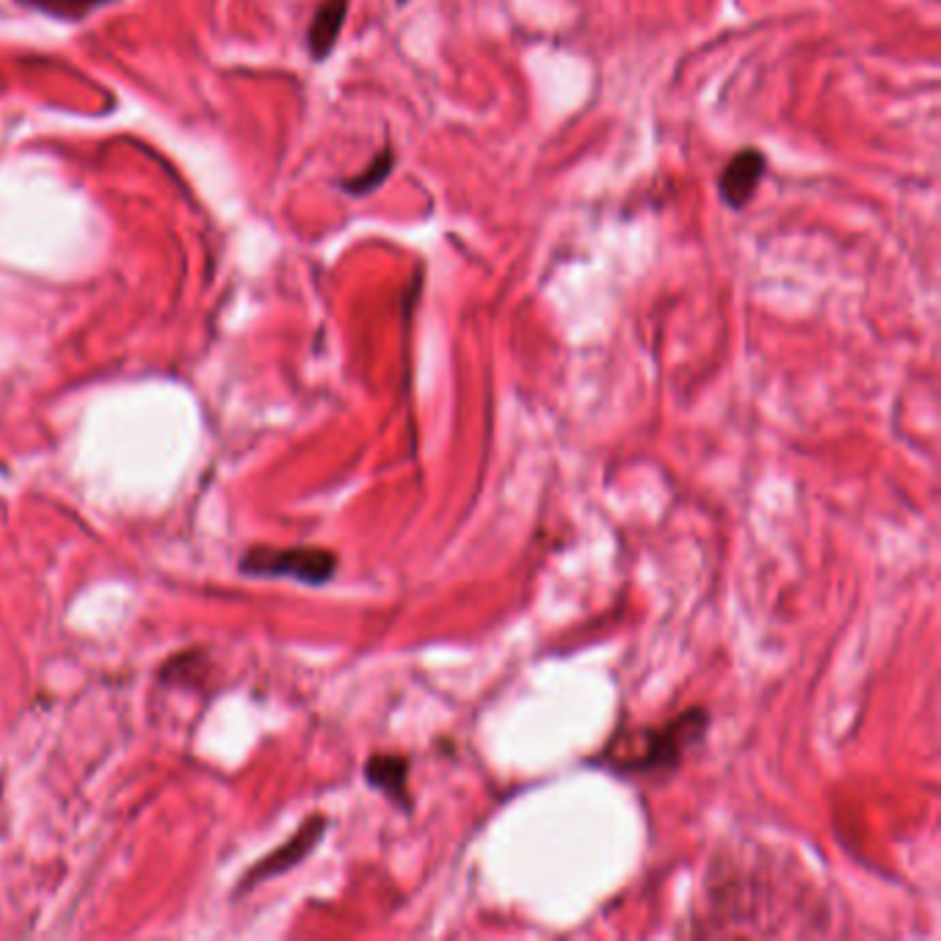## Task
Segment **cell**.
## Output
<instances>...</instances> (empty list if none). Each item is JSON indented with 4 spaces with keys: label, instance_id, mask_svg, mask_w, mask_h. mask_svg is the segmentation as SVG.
Returning <instances> with one entry per match:
<instances>
[{
    "label": "cell",
    "instance_id": "6da1fadb",
    "mask_svg": "<svg viewBox=\"0 0 941 941\" xmlns=\"http://www.w3.org/2000/svg\"><path fill=\"white\" fill-rule=\"evenodd\" d=\"M707 729H710V710L707 707H688L663 727L627 729L624 734L613 738L602 762L611 771L635 773V776L672 773L683 765L685 754L705 740Z\"/></svg>",
    "mask_w": 941,
    "mask_h": 941
},
{
    "label": "cell",
    "instance_id": "7a4b0ae2",
    "mask_svg": "<svg viewBox=\"0 0 941 941\" xmlns=\"http://www.w3.org/2000/svg\"><path fill=\"white\" fill-rule=\"evenodd\" d=\"M241 572L249 578L293 580L302 585H326L337 572V556L324 547H252L243 552Z\"/></svg>",
    "mask_w": 941,
    "mask_h": 941
},
{
    "label": "cell",
    "instance_id": "3957f363",
    "mask_svg": "<svg viewBox=\"0 0 941 941\" xmlns=\"http://www.w3.org/2000/svg\"><path fill=\"white\" fill-rule=\"evenodd\" d=\"M326 826H329V821H326L324 815L307 817V821L298 826V832L293 834L285 845L271 850L263 861H257V865L243 876L241 889H252L257 887V884L268 881V878H276L282 876V873L293 870L296 865H302V861L307 859L315 848H318V843L326 834ZM241 889H237V892H241Z\"/></svg>",
    "mask_w": 941,
    "mask_h": 941
},
{
    "label": "cell",
    "instance_id": "277c9868",
    "mask_svg": "<svg viewBox=\"0 0 941 941\" xmlns=\"http://www.w3.org/2000/svg\"><path fill=\"white\" fill-rule=\"evenodd\" d=\"M768 171V158L757 147L738 149L727 166H723L721 177H718V193L721 202L729 210H743L754 199L757 188H760L762 177Z\"/></svg>",
    "mask_w": 941,
    "mask_h": 941
},
{
    "label": "cell",
    "instance_id": "5b68a950",
    "mask_svg": "<svg viewBox=\"0 0 941 941\" xmlns=\"http://www.w3.org/2000/svg\"><path fill=\"white\" fill-rule=\"evenodd\" d=\"M409 773H412V762L403 754H373L364 765V779L370 787L390 795L403 806H409Z\"/></svg>",
    "mask_w": 941,
    "mask_h": 941
},
{
    "label": "cell",
    "instance_id": "8992f818",
    "mask_svg": "<svg viewBox=\"0 0 941 941\" xmlns=\"http://www.w3.org/2000/svg\"><path fill=\"white\" fill-rule=\"evenodd\" d=\"M348 17V0H324L307 31V50L315 61L329 59Z\"/></svg>",
    "mask_w": 941,
    "mask_h": 941
},
{
    "label": "cell",
    "instance_id": "52a82bcc",
    "mask_svg": "<svg viewBox=\"0 0 941 941\" xmlns=\"http://www.w3.org/2000/svg\"><path fill=\"white\" fill-rule=\"evenodd\" d=\"M392 169H395V149H392V144H384L381 152H376L373 160H370L359 175L346 177L340 186L348 197H368V193L379 191V188L390 180Z\"/></svg>",
    "mask_w": 941,
    "mask_h": 941
},
{
    "label": "cell",
    "instance_id": "ba28073f",
    "mask_svg": "<svg viewBox=\"0 0 941 941\" xmlns=\"http://www.w3.org/2000/svg\"><path fill=\"white\" fill-rule=\"evenodd\" d=\"M17 3H22L25 9L42 11V14L47 17H55V20L75 22L88 17L92 11L103 9V6L116 3V0H17Z\"/></svg>",
    "mask_w": 941,
    "mask_h": 941
},
{
    "label": "cell",
    "instance_id": "9c48e42d",
    "mask_svg": "<svg viewBox=\"0 0 941 941\" xmlns=\"http://www.w3.org/2000/svg\"><path fill=\"white\" fill-rule=\"evenodd\" d=\"M403 3H406V0H398V6H403Z\"/></svg>",
    "mask_w": 941,
    "mask_h": 941
}]
</instances>
